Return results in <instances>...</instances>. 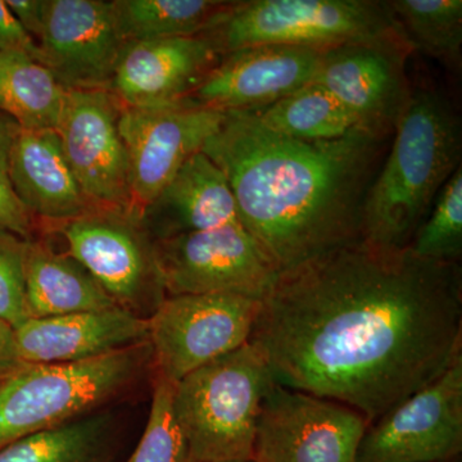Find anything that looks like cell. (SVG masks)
I'll list each match as a JSON object with an SVG mask.
<instances>
[{
    "label": "cell",
    "mask_w": 462,
    "mask_h": 462,
    "mask_svg": "<svg viewBox=\"0 0 462 462\" xmlns=\"http://www.w3.org/2000/svg\"><path fill=\"white\" fill-rule=\"evenodd\" d=\"M139 220L153 242L240 223L229 182L202 151L179 169Z\"/></svg>",
    "instance_id": "19"
},
{
    "label": "cell",
    "mask_w": 462,
    "mask_h": 462,
    "mask_svg": "<svg viewBox=\"0 0 462 462\" xmlns=\"http://www.w3.org/2000/svg\"><path fill=\"white\" fill-rule=\"evenodd\" d=\"M25 282L29 319L117 306L83 264L44 242H26Z\"/></svg>",
    "instance_id": "21"
},
{
    "label": "cell",
    "mask_w": 462,
    "mask_h": 462,
    "mask_svg": "<svg viewBox=\"0 0 462 462\" xmlns=\"http://www.w3.org/2000/svg\"><path fill=\"white\" fill-rule=\"evenodd\" d=\"M461 125L434 89L412 90L363 214V240L380 248H409L438 194L461 166Z\"/></svg>",
    "instance_id": "3"
},
{
    "label": "cell",
    "mask_w": 462,
    "mask_h": 462,
    "mask_svg": "<svg viewBox=\"0 0 462 462\" xmlns=\"http://www.w3.org/2000/svg\"><path fill=\"white\" fill-rule=\"evenodd\" d=\"M273 382L247 343L176 383L173 415L189 462L252 460L261 403Z\"/></svg>",
    "instance_id": "4"
},
{
    "label": "cell",
    "mask_w": 462,
    "mask_h": 462,
    "mask_svg": "<svg viewBox=\"0 0 462 462\" xmlns=\"http://www.w3.org/2000/svg\"><path fill=\"white\" fill-rule=\"evenodd\" d=\"M18 351L14 328L0 320V382L25 366Z\"/></svg>",
    "instance_id": "33"
},
{
    "label": "cell",
    "mask_w": 462,
    "mask_h": 462,
    "mask_svg": "<svg viewBox=\"0 0 462 462\" xmlns=\"http://www.w3.org/2000/svg\"><path fill=\"white\" fill-rule=\"evenodd\" d=\"M58 230L66 239L67 254L83 264L116 305L151 315L165 300L154 242L138 216L94 209Z\"/></svg>",
    "instance_id": "8"
},
{
    "label": "cell",
    "mask_w": 462,
    "mask_h": 462,
    "mask_svg": "<svg viewBox=\"0 0 462 462\" xmlns=\"http://www.w3.org/2000/svg\"><path fill=\"white\" fill-rule=\"evenodd\" d=\"M325 51L258 45L224 54L179 105L221 112H256L314 80Z\"/></svg>",
    "instance_id": "15"
},
{
    "label": "cell",
    "mask_w": 462,
    "mask_h": 462,
    "mask_svg": "<svg viewBox=\"0 0 462 462\" xmlns=\"http://www.w3.org/2000/svg\"><path fill=\"white\" fill-rule=\"evenodd\" d=\"M167 296L238 294L263 300L279 273L240 223L156 240Z\"/></svg>",
    "instance_id": "10"
},
{
    "label": "cell",
    "mask_w": 462,
    "mask_h": 462,
    "mask_svg": "<svg viewBox=\"0 0 462 462\" xmlns=\"http://www.w3.org/2000/svg\"><path fill=\"white\" fill-rule=\"evenodd\" d=\"M67 90L42 63L23 51L0 53V112L23 130H54Z\"/></svg>",
    "instance_id": "22"
},
{
    "label": "cell",
    "mask_w": 462,
    "mask_h": 462,
    "mask_svg": "<svg viewBox=\"0 0 462 462\" xmlns=\"http://www.w3.org/2000/svg\"><path fill=\"white\" fill-rule=\"evenodd\" d=\"M369 427L352 407L273 382L264 393L254 462H356Z\"/></svg>",
    "instance_id": "9"
},
{
    "label": "cell",
    "mask_w": 462,
    "mask_h": 462,
    "mask_svg": "<svg viewBox=\"0 0 462 462\" xmlns=\"http://www.w3.org/2000/svg\"><path fill=\"white\" fill-rule=\"evenodd\" d=\"M462 451V357L370 422L356 462H454Z\"/></svg>",
    "instance_id": "12"
},
{
    "label": "cell",
    "mask_w": 462,
    "mask_h": 462,
    "mask_svg": "<svg viewBox=\"0 0 462 462\" xmlns=\"http://www.w3.org/2000/svg\"><path fill=\"white\" fill-rule=\"evenodd\" d=\"M123 107L109 90H69L56 132L91 205L135 215L129 160L118 129Z\"/></svg>",
    "instance_id": "13"
},
{
    "label": "cell",
    "mask_w": 462,
    "mask_h": 462,
    "mask_svg": "<svg viewBox=\"0 0 462 462\" xmlns=\"http://www.w3.org/2000/svg\"><path fill=\"white\" fill-rule=\"evenodd\" d=\"M411 51L401 33L346 42L324 51L312 84L329 91L358 129L392 138L411 98L406 75Z\"/></svg>",
    "instance_id": "11"
},
{
    "label": "cell",
    "mask_w": 462,
    "mask_h": 462,
    "mask_svg": "<svg viewBox=\"0 0 462 462\" xmlns=\"http://www.w3.org/2000/svg\"><path fill=\"white\" fill-rule=\"evenodd\" d=\"M26 242L11 231L0 229V320L14 328L29 319L25 282Z\"/></svg>",
    "instance_id": "29"
},
{
    "label": "cell",
    "mask_w": 462,
    "mask_h": 462,
    "mask_svg": "<svg viewBox=\"0 0 462 462\" xmlns=\"http://www.w3.org/2000/svg\"><path fill=\"white\" fill-rule=\"evenodd\" d=\"M39 62L69 90H109L126 42L116 27L112 3L48 0Z\"/></svg>",
    "instance_id": "16"
},
{
    "label": "cell",
    "mask_w": 462,
    "mask_h": 462,
    "mask_svg": "<svg viewBox=\"0 0 462 462\" xmlns=\"http://www.w3.org/2000/svg\"><path fill=\"white\" fill-rule=\"evenodd\" d=\"M9 179L30 216L67 223L96 208L81 190L54 130H23L9 156Z\"/></svg>",
    "instance_id": "20"
},
{
    "label": "cell",
    "mask_w": 462,
    "mask_h": 462,
    "mask_svg": "<svg viewBox=\"0 0 462 462\" xmlns=\"http://www.w3.org/2000/svg\"><path fill=\"white\" fill-rule=\"evenodd\" d=\"M25 364H71L148 342V320L121 306L53 318L27 319L14 328Z\"/></svg>",
    "instance_id": "18"
},
{
    "label": "cell",
    "mask_w": 462,
    "mask_h": 462,
    "mask_svg": "<svg viewBox=\"0 0 462 462\" xmlns=\"http://www.w3.org/2000/svg\"><path fill=\"white\" fill-rule=\"evenodd\" d=\"M252 114L267 129L305 142L336 141L358 129L338 100L312 83Z\"/></svg>",
    "instance_id": "24"
},
{
    "label": "cell",
    "mask_w": 462,
    "mask_h": 462,
    "mask_svg": "<svg viewBox=\"0 0 462 462\" xmlns=\"http://www.w3.org/2000/svg\"><path fill=\"white\" fill-rule=\"evenodd\" d=\"M392 138L356 129L305 142L227 112L203 145L229 182L240 224L279 273L363 240L365 200Z\"/></svg>",
    "instance_id": "2"
},
{
    "label": "cell",
    "mask_w": 462,
    "mask_h": 462,
    "mask_svg": "<svg viewBox=\"0 0 462 462\" xmlns=\"http://www.w3.org/2000/svg\"><path fill=\"white\" fill-rule=\"evenodd\" d=\"M5 5L32 41L38 42L44 29L48 0H8Z\"/></svg>",
    "instance_id": "32"
},
{
    "label": "cell",
    "mask_w": 462,
    "mask_h": 462,
    "mask_svg": "<svg viewBox=\"0 0 462 462\" xmlns=\"http://www.w3.org/2000/svg\"><path fill=\"white\" fill-rule=\"evenodd\" d=\"M260 307L261 300L238 294L167 296L147 318L158 378L176 384L247 345Z\"/></svg>",
    "instance_id": "7"
},
{
    "label": "cell",
    "mask_w": 462,
    "mask_h": 462,
    "mask_svg": "<svg viewBox=\"0 0 462 462\" xmlns=\"http://www.w3.org/2000/svg\"><path fill=\"white\" fill-rule=\"evenodd\" d=\"M152 363L148 342L71 364H27L0 382V449L83 418L132 385Z\"/></svg>",
    "instance_id": "5"
},
{
    "label": "cell",
    "mask_w": 462,
    "mask_h": 462,
    "mask_svg": "<svg viewBox=\"0 0 462 462\" xmlns=\"http://www.w3.org/2000/svg\"><path fill=\"white\" fill-rule=\"evenodd\" d=\"M20 132V125L0 112V229L29 240L32 216L17 199L9 179V156Z\"/></svg>",
    "instance_id": "30"
},
{
    "label": "cell",
    "mask_w": 462,
    "mask_h": 462,
    "mask_svg": "<svg viewBox=\"0 0 462 462\" xmlns=\"http://www.w3.org/2000/svg\"><path fill=\"white\" fill-rule=\"evenodd\" d=\"M249 345L273 382L375 421L462 357V269L361 242L279 273Z\"/></svg>",
    "instance_id": "1"
},
{
    "label": "cell",
    "mask_w": 462,
    "mask_h": 462,
    "mask_svg": "<svg viewBox=\"0 0 462 462\" xmlns=\"http://www.w3.org/2000/svg\"><path fill=\"white\" fill-rule=\"evenodd\" d=\"M225 114L173 105L123 107L118 129L129 160L133 209H143L223 124Z\"/></svg>",
    "instance_id": "14"
},
{
    "label": "cell",
    "mask_w": 462,
    "mask_h": 462,
    "mask_svg": "<svg viewBox=\"0 0 462 462\" xmlns=\"http://www.w3.org/2000/svg\"><path fill=\"white\" fill-rule=\"evenodd\" d=\"M415 256L436 263H460L462 257V169L452 173L430 215L410 243Z\"/></svg>",
    "instance_id": "27"
},
{
    "label": "cell",
    "mask_w": 462,
    "mask_h": 462,
    "mask_svg": "<svg viewBox=\"0 0 462 462\" xmlns=\"http://www.w3.org/2000/svg\"><path fill=\"white\" fill-rule=\"evenodd\" d=\"M125 42L199 36L230 2L220 0H112Z\"/></svg>",
    "instance_id": "23"
},
{
    "label": "cell",
    "mask_w": 462,
    "mask_h": 462,
    "mask_svg": "<svg viewBox=\"0 0 462 462\" xmlns=\"http://www.w3.org/2000/svg\"><path fill=\"white\" fill-rule=\"evenodd\" d=\"M401 33L384 2L248 0L230 5L200 35L220 56L258 45L329 51L346 42Z\"/></svg>",
    "instance_id": "6"
},
{
    "label": "cell",
    "mask_w": 462,
    "mask_h": 462,
    "mask_svg": "<svg viewBox=\"0 0 462 462\" xmlns=\"http://www.w3.org/2000/svg\"><path fill=\"white\" fill-rule=\"evenodd\" d=\"M220 58L202 36L127 42L109 91L125 107L179 105Z\"/></svg>",
    "instance_id": "17"
},
{
    "label": "cell",
    "mask_w": 462,
    "mask_h": 462,
    "mask_svg": "<svg viewBox=\"0 0 462 462\" xmlns=\"http://www.w3.org/2000/svg\"><path fill=\"white\" fill-rule=\"evenodd\" d=\"M454 462H457V460L454 461Z\"/></svg>",
    "instance_id": "35"
},
{
    "label": "cell",
    "mask_w": 462,
    "mask_h": 462,
    "mask_svg": "<svg viewBox=\"0 0 462 462\" xmlns=\"http://www.w3.org/2000/svg\"><path fill=\"white\" fill-rule=\"evenodd\" d=\"M398 32L412 51L458 69L462 47L461 0H388Z\"/></svg>",
    "instance_id": "26"
},
{
    "label": "cell",
    "mask_w": 462,
    "mask_h": 462,
    "mask_svg": "<svg viewBox=\"0 0 462 462\" xmlns=\"http://www.w3.org/2000/svg\"><path fill=\"white\" fill-rule=\"evenodd\" d=\"M229 462H254V460H245V461H229Z\"/></svg>",
    "instance_id": "34"
},
{
    "label": "cell",
    "mask_w": 462,
    "mask_h": 462,
    "mask_svg": "<svg viewBox=\"0 0 462 462\" xmlns=\"http://www.w3.org/2000/svg\"><path fill=\"white\" fill-rule=\"evenodd\" d=\"M7 51H23L35 60L39 57L36 42L18 23L5 2L0 0V53Z\"/></svg>",
    "instance_id": "31"
},
{
    "label": "cell",
    "mask_w": 462,
    "mask_h": 462,
    "mask_svg": "<svg viewBox=\"0 0 462 462\" xmlns=\"http://www.w3.org/2000/svg\"><path fill=\"white\" fill-rule=\"evenodd\" d=\"M109 455L108 416H84L5 446L0 462H109Z\"/></svg>",
    "instance_id": "25"
},
{
    "label": "cell",
    "mask_w": 462,
    "mask_h": 462,
    "mask_svg": "<svg viewBox=\"0 0 462 462\" xmlns=\"http://www.w3.org/2000/svg\"><path fill=\"white\" fill-rule=\"evenodd\" d=\"M173 387L175 384L157 376L144 433L126 462H189L173 415Z\"/></svg>",
    "instance_id": "28"
}]
</instances>
